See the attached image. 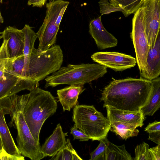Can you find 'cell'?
Here are the masks:
<instances>
[{
    "mask_svg": "<svg viewBox=\"0 0 160 160\" xmlns=\"http://www.w3.org/2000/svg\"><path fill=\"white\" fill-rule=\"evenodd\" d=\"M140 72L142 78L152 80L160 75V36H158L153 47L148 52L146 65Z\"/></svg>",
    "mask_w": 160,
    "mask_h": 160,
    "instance_id": "13",
    "label": "cell"
},
{
    "mask_svg": "<svg viewBox=\"0 0 160 160\" xmlns=\"http://www.w3.org/2000/svg\"><path fill=\"white\" fill-rule=\"evenodd\" d=\"M160 0H143L145 30L149 50L152 48L160 34Z\"/></svg>",
    "mask_w": 160,
    "mask_h": 160,
    "instance_id": "7",
    "label": "cell"
},
{
    "mask_svg": "<svg viewBox=\"0 0 160 160\" xmlns=\"http://www.w3.org/2000/svg\"><path fill=\"white\" fill-rule=\"evenodd\" d=\"M149 138L150 140L158 145H160V131L152 132L149 133Z\"/></svg>",
    "mask_w": 160,
    "mask_h": 160,
    "instance_id": "32",
    "label": "cell"
},
{
    "mask_svg": "<svg viewBox=\"0 0 160 160\" xmlns=\"http://www.w3.org/2000/svg\"><path fill=\"white\" fill-rule=\"evenodd\" d=\"M152 89L151 81L143 78L113 79L104 88L101 100L104 108L139 111L148 102Z\"/></svg>",
    "mask_w": 160,
    "mask_h": 160,
    "instance_id": "1",
    "label": "cell"
},
{
    "mask_svg": "<svg viewBox=\"0 0 160 160\" xmlns=\"http://www.w3.org/2000/svg\"><path fill=\"white\" fill-rule=\"evenodd\" d=\"M53 0H49V2L52 1Z\"/></svg>",
    "mask_w": 160,
    "mask_h": 160,
    "instance_id": "38",
    "label": "cell"
},
{
    "mask_svg": "<svg viewBox=\"0 0 160 160\" xmlns=\"http://www.w3.org/2000/svg\"><path fill=\"white\" fill-rule=\"evenodd\" d=\"M2 38H3L2 35L0 36V39Z\"/></svg>",
    "mask_w": 160,
    "mask_h": 160,
    "instance_id": "37",
    "label": "cell"
},
{
    "mask_svg": "<svg viewBox=\"0 0 160 160\" xmlns=\"http://www.w3.org/2000/svg\"><path fill=\"white\" fill-rule=\"evenodd\" d=\"M83 85H72L57 90L59 101L63 111H70L76 105L79 95L83 90Z\"/></svg>",
    "mask_w": 160,
    "mask_h": 160,
    "instance_id": "16",
    "label": "cell"
},
{
    "mask_svg": "<svg viewBox=\"0 0 160 160\" xmlns=\"http://www.w3.org/2000/svg\"><path fill=\"white\" fill-rule=\"evenodd\" d=\"M3 146L2 143L1 139L0 137V153L3 149Z\"/></svg>",
    "mask_w": 160,
    "mask_h": 160,
    "instance_id": "35",
    "label": "cell"
},
{
    "mask_svg": "<svg viewBox=\"0 0 160 160\" xmlns=\"http://www.w3.org/2000/svg\"><path fill=\"white\" fill-rule=\"evenodd\" d=\"M58 21L55 17L46 14L43 22L36 33L39 40L38 50L43 52L55 44L57 35L59 29Z\"/></svg>",
    "mask_w": 160,
    "mask_h": 160,
    "instance_id": "10",
    "label": "cell"
},
{
    "mask_svg": "<svg viewBox=\"0 0 160 160\" xmlns=\"http://www.w3.org/2000/svg\"><path fill=\"white\" fill-rule=\"evenodd\" d=\"M107 118L110 122H120L142 127L144 117L141 111L132 112L106 107Z\"/></svg>",
    "mask_w": 160,
    "mask_h": 160,
    "instance_id": "15",
    "label": "cell"
},
{
    "mask_svg": "<svg viewBox=\"0 0 160 160\" xmlns=\"http://www.w3.org/2000/svg\"><path fill=\"white\" fill-rule=\"evenodd\" d=\"M101 15L107 14L115 12H123L120 8L117 7L108 0H100L98 2Z\"/></svg>",
    "mask_w": 160,
    "mask_h": 160,
    "instance_id": "27",
    "label": "cell"
},
{
    "mask_svg": "<svg viewBox=\"0 0 160 160\" xmlns=\"http://www.w3.org/2000/svg\"><path fill=\"white\" fill-rule=\"evenodd\" d=\"M144 130L148 133L160 131V122L156 121L151 123H149L145 128Z\"/></svg>",
    "mask_w": 160,
    "mask_h": 160,
    "instance_id": "30",
    "label": "cell"
},
{
    "mask_svg": "<svg viewBox=\"0 0 160 160\" xmlns=\"http://www.w3.org/2000/svg\"><path fill=\"white\" fill-rule=\"evenodd\" d=\"M15 105L21 112L35 140L39 142L42 127L46 119L56 112L57 104L51 93L39 87L28 94L12 95Z\"/></svg>",
    "mask_w": 160,
    "mask_h": 160,
    "instance_id": "2",
    "label": "cell"
},
{
    "mask_svg": "<svg viewBox=\"0 0 160 160\" xmlns=\"http://www.w3.org/2000/svg\"><path fill=\"white\" fill-rule=\"evenodd\" d=\"M108 139L107 137L101 140L97 148L90 153L91 160H106V149Z\"/></svg>",
    "mask_w": 160,
    "mask_h": 160,
    "instance_id": "24",
    "label": "cell"
},
{
    "mask_svg": "<svg viewBox=\"0 0 160 160\" xmlns=\"http://www.w3.org/2000/svg\"><path fill=\"white\" fill-rule=\"evenodd\" d=\"M107 68L98 63L68 64L45 78V88L61 84L82 85L97 80L107 73Z\"/></svg>",
    "mask_w": 160,
    "mask_h": 160,
    "instance_id": "4",
    "label": "cell"
},
{
    "mask_svg": "<svg viewBox=\"0 0 160 160\" xmlns=\"http://www.w3.org/2000/svg\"><path fill=\"white\" fill-rule=\"evenodd\" d=\"M0 2H1V3H2V0H0ZM3 22V19L2 17V16L1 12L0 11V23H2Z\"/></svg>",
    "mask_w": 160,
    "mask_h": 160,
    "instance_id": "34",
    "label": "cell"
},
{
    "mask_svg": "<svg viewBox=\"0 0 160 160\" xmlns=\"http://www.w3.org/2000/svg\"><path fill=\"white\" fill-rule=\"evenodd\" d=\"M67 133L63 132L60 123L57 125L52 133L41 147V151L45 157L54 156L65 146Z\"/></svg>",
    "mask_w": 160,
    "mask_h": 160,
    "instance_id": "14",
    "label": "cell"
},
{
    "mask_svg": "<svg viewBox=\"0 0 160 160\" xmlns=\"http://www.w3.org/2000/svg\"><path fill=\"white\" fill-rule=\"evenodd\" d=\"M143 0H109V2L121 8L125 17L134 13L141 6Z\"/></svg>",
    "mask_w": 160,
    "mask_h": 160,
    "instance_id": "21",
    "label": "cell"
},
{
    "mask_svg": "<svg viewBox=\"0 0 160 160\" xmlns=\"http://www.w3.org/2000/svg\"><path fill=\"white\" fill-rule=\"evenodd\" d=\"M5 115L0 108V137L3 147L8 153L19 158H24L18 150L11 134L5 119Z\"/></svg>",
    "mask_w": 160,
    "mask_h": 160,
    "instance_id": "17",
    "label": "cell"
},
{
    "mask_svg": "<svg viewBox=\"0 0 160 160\" xmlns=\"http://www.w3.org/2000/svg\"><path fill=\"white\" fill-rule=\"evenodd\" d=\"M152 89L147 104L140 111L145 117L146 116H152L160 107V78L159 77L151 80Z\"/></svg>",
    "mask_w": 160,
    "mask_h": 160,
    "instance_id": "18",
    "label": "cell"
},
{
    "mask_svg": "<svg viewBox=\"0 0 160 160\" xmlns=\"http://www.w3.org/2000/svg\"><path fill=\"white\" fill-rule=\"evenodd\" d=\"M110 130L126 140L129 138L137 136L139 132L136 125L120 122H110Z\"/></svg>",
    "mask_w": 160,
    "mask_h": 160,
    "instance_id": "19",
    "label": "cell"
},
{
    "mask_svg": "<svg viewBox=\"0 0 160 160\" xmlns=\"http://www.w3.org/2000/svg\"><path fill=\"white\" fill-rule=\"evenodd\" d=\"M133 159L126 150L123 144L118 146L108 139L106 149V160H132Z\"/></svg>",
    "mask_w": 160,
    "mask_h": 160,
    "instance_id": "20",
    "label": "cell"
},
{
    "mask_svg": "<svg viewBox=\"0 0 160 160\" xmlns=\"http://www.w3.org/2000/svg\"><path fill=\"white\" fill-rule=\"evenodd\" d=\"M91 57L94 62L116 72L130 68L137 63L136 58L132 56L115 52H96Z\"/></svg>",
    "mask_w": 160,
    "mask_h": 160,
    "instance_id": "8",
    "label": "cell"
},
{
    "mask_svg": "<svg viewBox=\"0 0 160 160\" xmlns=\"http://www.w3.org/2000/svg\"><path fill=\"white\" fill-rule=\"evenodd\" d=\"M149 152L151 160H160V145L149 148Z\"/></svg>",
    "mask_w": 160,
    "mask_h": 160,
    "instance_id": "29",
    "label": "cell"
},
{
    "mask_svg": "<svg viewBox=\"0 0 160 160\" xmlns=\"http://www.w3.org/2000/svg\"><path fill=\"white\" fill-rule=\"evenodd\" d=\"M72 121L78 129L92 141H100L107 137L110 128V122L93 105H76Z\"/></svg>",
    "mask_w": 160,
    "mask_h": 160,
    "instance_id": "5",
    "label": "cell"
},
{
    "mask_svg": "<svg viewBox=\"0 0 160 160\" xmlns=\"http://www.w3.org/2000/svg\"><path fill=\"white\" fill-rule=\"evenodd\" d=\"M22 30L24 38L23 55L24 56H28L31 54L35 48L34 43L38 37L32 28L28 25L25 24Z\"/></svg>",
    "mask_w": 160,
    "mask_h": 160,
    "instance_id": "23",
    "label": "cell"
},
{
    "mask_svg": "<svg viewBox=\"0 0 160 160\" xmlns=\"http://www.w3.org/2000/svg\"><path fill=\"white\" fill-rule=\"evenodd\" d=\"M50 160H82L73 148L69 139L68 138L65 146Z\"/></svg>",
    "mask_w": 160,
    "mask_h": 160,
    "instance_id": "22",
    "label": "cell"
},
{
    "mask_svg": "<svg viewBox=\"0 0 160 160\" xmlns=\"http://www.w3.org/2000/svg\"><path fill=\"white\" fill-rule=\"evenodd\" d=\"M134 14L130 37L135 51L137 63L141 72L145 67L149 48L145 33L143 9L142 6Z\"/></svg>",
    "mask_w": 160,
    "mask_h": 160,
    "instance_id": "6",
    "label": "cell"
},
{
    "mask_svg": "<svg viewBox=\"0 0 160 160\" xmlns=\"http://www.w3.org/2000/svg\"><path fill=\"white\" fill-rule=\"evenodd\" d=\"M3 39L8 40L7 49L9 58H16L23 54L24 38L22 30L8 26L0 32Z\"/></svg>",
    "mask_w": 160,
    "mask_h": 160,
    "instance_id": "12",
    "label": "cell"
},
{
    "mask_svg": "<svg viewBox=\"0 0 160 160\" xmlns=\"http://www.w3.org/2000/svg\"><path fill=\"white\" fill-rule=\"evenodd\" d=\"M8 40L3 39V41L0 47V79L5 75V64L9 55L7 48Z\"/></svg>",
    "mask_w": 160,
    "mask_h": 160,
    "instance_id": "26",
    "label": "cell"
},
{
    "mask_svg": "<svg viewBox=\"0 0 160 160\" xmlns=\"http://www.w3.org/2000/svg\"><path fill=\"white\" fill-rule=\"evenodd\" d=\"M70 131V133L72 135L74 140L78 139L80 141H87L90 139L89 137L83 132L79 129H78L75 124L73 127L71 128Z\"/></svg>",
    "mask_w": 160,
    "mask_h": 160,
    "instance_id": "28",
    "label": "cell"
},
{
    "mask_svg": "<svg viewBox=\"0 0 160 160\" xmlns=\"http://www.w3.org/2000/svg\"><path fill=\"white\" fill-rule=\"evenodd\" d=\"M0 160H23L24 158H19L7 153L3 148L0 154Z\"/></svg>",
    "mask_w": 160,
    "mask_h": 160,
    "instance_id": "31",
    "label": "cell"
},
{
    "mask_svg": "<svg viewBox=\"0 0 160 160\" xmlns=\"http://www.w3.org/2000/svg\"><path fill=\"white\" fill-rule=\"evenodd\" d=\"M89 32L100 50L114 47L118 44L117 39L103 26L101 16L90 22Z\"/></svg>",
    "mask_w": 160,
    "mask_h": 160,
    "instance_id": "11",
    "label": "cell"
},
{
    "mask_svg": "<svg viewBox=\"0 0 160 160\" xmlns=\"http://www.w3.org/2000/svg\"><path fill=\"white\" fill-rule=\"evenodd\" d=\"M47 0H32L31 3L33 7L41 8L46 3Z\"/></svg>",
    "mask_w": 160,
    "mask_h": 160,
    "instance_id": "33",
    "label": "cell"
},
{
    "mask_svg": "<svg viewBox=\"0 0 160 160\" xmlns=\"http://www.w3.org/2000/svg\"><path fill=\"white\" fill-rule=\"evenodd\" d=\"M0 108L5 114L10 115L9 126H14L17 129V146L21 154L31 160H40L45 158L41 151L40 143L34 139L22 112L15 106L12 98L8 97L0 99Z\"/></svg>",
    "mask_w": 160,
    "mask_h": 160,
    "instance_id": "3",
    "label": "cell"
},
{
    "mask_svg": "<svg viewBox=\"0 0 160 160\" xmlns=\"http://www.w3.org/2000/svg\"><path fill=\"white\" fill-rule=\"evenodd\" d=\"M149 146L143 142L135 148L134 160H151L149 151Z\"/></svg>",
    "mask_w": 160,
    "mask_h": 160,
    "instance_id": "25",
    "label": "cell"
},
{
    "mask_svg": "<svg viewBox=\"0 0 160 160\" xmlns=\"http://www.w3.org/2000/svg\"><path fill=\"white\" fill-rule=\"evenodd\" d=\"M32 0H28V5H31V3L32 1Z\"/></svg>",
    "mask_w": 160,
    "mask_h": 160,
    "instance_id": "36",
    "label": "cell"
},
{
    "mask_svg": "<svg viewBox=\"0 0 160 160\" xmlns=\"http://www.w3.org/2000/svg\"><path fill=\"white\" fill-rule=\"evenodd\" d=\"M39 82L19 78L5 72L0 79V99L10 96L23 90L30 92L39 87Z\"/></svg>",
    "mask_w": 160,
    "mask_h": 160,
    "instance_id": "9",
    "label": "cell"
}]
</instances>
